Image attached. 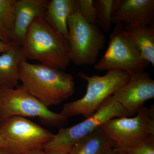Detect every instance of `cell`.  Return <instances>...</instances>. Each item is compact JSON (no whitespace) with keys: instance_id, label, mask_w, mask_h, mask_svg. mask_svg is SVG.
<instances>
[{"instance_id":"cell-16","label":"cell","mask_w":154,"mask_h":154,"mask_svg":"<svg viewBox=\"0 0 154 154\" xmlns=\"http://www.w3.org/2000/svg\"><path fill=\"white\" fill-rule=\"evenodd\" d=\"M113 147V142L99 128L77 142L68 154H103Z\"/></svg>"},{"instance_id":"cell-25","label":"cell","mask_w":154,"mask_h":154,"mask_svg":"<svg viewBox=\"0 0 154 154\" xmlns=\"http://www.w3.org/2000/svg\"><path fill=\"white\" fill-rule=\"evenodd\" d=\"M103 154H118V153L113 148L110 149L108 150L107 152H105V153Z\"/></svg>"},{"instance_id":"cell-14","label":"cell","mask_w":154,"mask_h":154,"mask_svg":"<svg viewBox=\"0 0 154 154\" xmlns=\"http://www.w3.org/2000/svg\"><path fill=\"white\" fill-rule=\"evenodd\" d=\"M77 6L78 0L48 1L44 19L51 28L67 38L68 19Z\"/></svg>"},{"instance_id":"cell-15","label":"cell","mask_w":154,"mask_h":154,"mask_svg":"<svg viewBox=\"0 0 154 154\" xmlns=\"http://www.w3.org/2000/svg\"><path fill=\"white\" fill-rule=\"evenodd\" d=\"M124 33L137 47L142 57L154 67V24L125 29Z\"/></svg>"},{"instance_id":"cell-4","label":"cell","mask_w":154,"mask_h":154,"mask_svg":"<svg viewBox=\"0 0 154 154\" xmlns=\"http://www.w3.org/2000/svg\"><path fill=\"white\" fill-rule=\"evenodd\" d=\"M67 39L71 61L77 66H95L106 37L97 25L90 24L80 14L79 7L69 17Z\"/></svg>"},{"instance_id":"cell-5","label":"cell","mask_w":154,"mask_h":154,"mask_svg":"<svg viewBox=\"0 0 154 154\" xmlns=\"http://www.w3.org/2000/svg\"><path fill=\"white\" fill-rule=\"evenodd\" d=\"M129 114L112 96L105 99L92 115L78 124L61 128L53 137L44 149L45 151L58 154H68L75 143L99 128L102 124L116 117Z\"/></svg>"},{"instance_id":"cell-2","label":"cell","mask_w":154,"mask_h":154,"mask_svg":"<svg viewBox=\"0 0 154 154\" xmlns=\"http://www.w3.org/2000/svg\"><path fill=\"white\" fill-rule=\"evenodd\" d=\"M21 48L26 58L64 70L71 62L67 38L54 30L43 17L35 19Z\"/></svg>"},{"instance_id":"cell-18","label":"cell","mask_w":154,"mask_h":154,"mask_svg":"<svg viewBox=\"0 0 154 154\" xmlns=\"http://www.w3.org/2000/svg\"><path fill=\"white\" fill-rule=\"evenodd\" d=\"M114 0H94L96 10V25L107 32L111 28V17Z\"/></svg>"},{"instance_id":"cell-20","label":"cell","mask_w":154,"mask_h":154,"mask_svg":"<svg viewBox=\"0 0 154 154\" xmlns=\"http://www.w3.org/2000/svg\"><path fill=\"white\" fill-rule=\"evenodd\" d=\"M80 14L90 24L96 25V10L94 0H78Z\"/></svg>"},{"instance_id":"cell-3","label":"cell","mask_w":154,"mask_h":154,"mask_svg":"<svg viewBox=\"0 0 154 154\" xmlns=\"http://www.w3.org/2000/svg\"><path fill=\"white\" fill-rule=\"evenodd\" d=\"M77 75L87 82V91L81 99L64 105L60 113L68 118L78 115L88 118L130 79L129 75L119 70L109 71L104 75L92 76L80 72Z\"/></svg>"},{"instance_id":"cell-12","label":"cell","mask_w":154,"mask_h":154,"mask_svg":"<svg viewBox=\"0 0 154 154\" xmlns=\"http://www.w3.org/2000/svg\"><path fill=\"white\" fill-rule=\"evenodd\" d=\"M48 2L47 0H16L15 25L10 37L11 42L21 47L33 21L38 18H44Z\"/></svg>"},{"instance_id":"cell-26","label":"cell","mask_w":154,"mask_h":154,"mask_svg":"<svg viewBox=\"0 0 154 154\" xmlns=\"http://www.w3.org/2000/svg\"><path fill=\"white\" fill-rule=\"evenodd\" d=\"M0 154H11L10 153H9V152H8L5 151L4 150H3L1 151H0Z\"/></svg>"},{"instance_id":"cell-6","label":"cell","mask_w":154,"mask_h":154,"mask_svg":"<svg viewBox=\"0 0 154 154\" xmlns=\"http://www.w3.org/2000/svg\"><path fill=\"white\" fill-rule=\"evenodd\" d=\"M13 116L37 117L48 126L60 127L68 117L50 110L23 85L0 88V122Z\"/></svg>"},{"instance_id":"cell-10","label":"cell","mask_w":154,"mask_h":154,"mask_svg":"<svg viewBox=\"0 0 154 154\" xmlns=\"http://www.w3.org/2000/svg\"><path fill=\"white\" fill-rule=\"evenodd\" d=\"M112 96L130 116L136 114L147 101L153 99L154 80L144 72L134 74Z\"/></svg>"},{"instance_id":"cell-13","label":"cell","mask_w":154,"mask_h":154,"mask_svg":"<svg viewBox=\"0 0 154 154\" xmlns=\"http://www.w3.org/2000/svg\"><path fill=\"white\" fill-rule=\"evenodd\" d=\"M26 59L21 47L15 45L0 54V88L19 86V64Z\"/></svg>"},{"instance_id":"cell-9","label":"cell","mask_w":154,"mask_h":154,"mask_svg":"<svg viewBox=\"0 0 154 154\" xmlns=\"http://www.w3.org/2000/svg\"><path fill=\"white\" fill-rule=\"evenodd\" d=\"M123 25H116L110 34L106 52L94 66L97 70H119L130 76L144 72L149 64L142 57L137 47L125 35Z\"/></svg>"},{"instance_id":"cell-19","label":"cell","mask_w":154,"mask_h":154,"mask_svg":"<svg viewBox=\"0 0 154 154\" xmlns=\"http://www.w3.org/2000/svg\"><path fill=\"white\" fill-rule=\"evenodd\" d=\"M116 152L118 154H154V135L149 136L138 146Z\"/></svg>"},{"instance_id":"cell-11","label":"cell","mask_w":154,"mask_h":154,"mask_svg":"<svg viewBox=\"0 0 154 154\" xmlns=\"http://www.w3.org/2000/svg\"><path fill=\"white\" fill-rule=\"evenodd\" d=\"M154 0H114L112 24L134 28L154 24Z\"/></svg>"},{"instance_id":"cell-8","label":"cell","mask_w":154,"mask_h":154,"mask_svg":"<svg viewBox=\"0 0 154 154\" xmlns=\"http://www.w3.org/2000/svg\"><path fill=\"white\" fill-rule=\"evenodd\" d=\"M99 128L113 142L116 151L134 147L154 135V108L143 106L134 117L113 118Z\"/></svg>"},{"instance_id":"cell-22","label":"cell","mask_w":154,"mask_h":154,"mask_svg":"<svg viewBox=\"0 0 154 154\" xmlns=\"http://www.w3.org/2000/svg\"><path fill=\"white\" fill-rule=\"evenodd\" d=\"M0 40L5 42H11L3 34L2 31L0 30Z\"/></svg>"},{"instance_id":"cell-17","label":"cell","mask_w":154,"mask_h":154,"mask_svg":"<svg viewBox=\"0 0 154 154\" xmlns=\"http://www.w3.org/2000/svg\"><path fill=\"white\" fill-rule=\"evenodd\" d=\"M16 0H0V30L10 40L15 22Z\"/></svg>"},{"instance_id":"cell-1","label":"cell","mask_w":154,"mask_h":154,"mask_svg":"<svg viewBox=\"0 0 154 154\" xmlns=\"http://www.w3.org/2000/svg\"><path fill=\"white\" fill-rule=\"evenodd\" d=\"M19 74L22 85L48 108L60 104L74 93V79L63 70L24 60L19 64Z\"/></svg>"},{"instance_id":"cell-23","label":"cell","mask_w":154,"mask_h":154,"mask_svg":"<svg viewBox=\"0 0 154 154\" xmlns=\"http://www.w3.org/2000/svg\"><path fill=\"white\" fill-rule=\"evenodd\" d=\"M28 154H57L55 153H53L45 151L44 150H43L38 151H36L30 153Z\"/></svg>"},{"instance_id":"cell-7","label":"cell","mask_w":154,"mask_h":154,"mask_svg":"<svg viewBox=\"0 0 154 154\" xmlns=\"http://www.w3.org/2000/svg\"><path fill=\"white\" fill-rule=\"evenodd\" d=\"M4 150L11 154H28L43 150L54 134L25 117L13 116L0 122Z\"/></svg>"},{"instance_id":"cell-24","label":"cell","mask_w":154,"mask_h":154,"mask_svg":"<svg viewBox=\"0 0 154 154\" xmlns=\"http://www.w3.org/2000/svg\"><path fill=\"white\" fill-rule=\"evenodd\" d=\"M5 148V143L2 137L0 135V151L4 149Z\"/></svg>"},{"instance_id":"cell-21","label":"cell","mask_w":154,"mask_h":154,"mask_svg":"<svg viewBox=\"0 0 154 154\" xmlns=\"http://www.w3.org/2000/svg\"><path fill=\"white\" fill-rule=\"evenodd\" d=\"M14 45L11 42H5L0 40V54L9 50Z\"/></svg>"}]
</instances>
